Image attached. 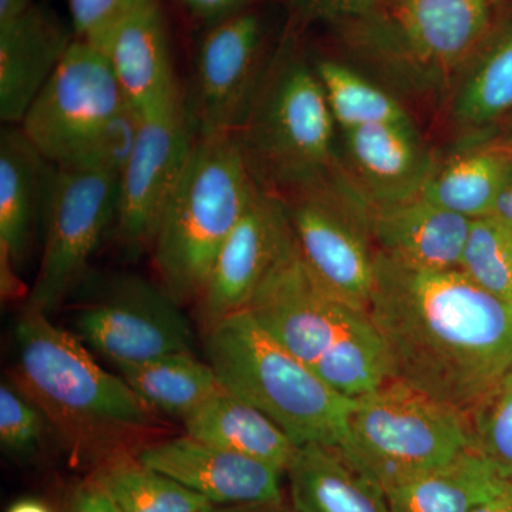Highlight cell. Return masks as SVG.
<instances>
[{"label": "cell", "mask_w": 512, "mask_h": 512, "mask_svg": "<svg viewBox=\"0 0 512 512\" xmlns=\"http://www.w3.org/2000/svg\"><path fill=\"white\" fill-rule=\"evenodd\" d=\"M117 369L153 412L183 420L224 390L210 363L192 353H174Z\"/></svg>", "instance_id": "27"}, {"label": "cell", "mask_w": 512, "mask_h": 512, "mask_svg": "<svg viewBox=\"0 0 512 512\" xmlns=\"http://www.w3.org/2000/svg\"><path fill=\"white\" fill-rule=\"evenodd\" d=\"M511 131H512V121H511ZM511 141H512V133H511Z\"/></svg>", "instance_id": "43"}, {"label": "cell", "mask_w": 512, "mask_h": 512, "mask_svg": "<svg viewBox=\"0 0 512 512\" xmlns=\"http://www.w3.org/2000/svg\"><path fill=\"white\" fill-rule=\"evenodd\" d=\"M281 200L309 269L342 301L367 311L375 285V248L365 218L332 185Z\"/></svg>", "instance_id": "12"}, {"label": "cell", "mask_w": 512, "mask_h": 512, "mask_svg": "<svg viewBox=\"0 0 512 512\" xmlns=\"http://www.w3.org/2000/svg\"><path fill=\"white\" fill-rule=\"evenodd\" d=\"M255 190L234 133L197 134L150 248L157 284L174 301H198Z\"/></svg>", "instance_id": "4"}, {"label": "cell", "mask_w": 512, "mask_h": 512, "mask_svg": "<svg viewBox=\"0 0 512 512\" xmlns=\"http://www.w3.org/2000/svg\"><path fill=\"white\" fill-rule=\"evenodd\" d=\"M197 140L184 92L143 116L136 144L119 178L116 228L128 252L147 251Z\"/></svg>", "instance_id": "11"}, {"label": "cell", "mask_w": 512, "mask_h": 512, "mask_svg": "<svg viewBox=\"0 0 512 512\" xmlns=\"http://www.w3.org/2000/svg\"><path fill=\"white\" fill-rule=\"evenodd\" d=\"M458 79L451 116L461 128L487 127L512 110V15L495 19Z\"/></svg>", "instance_id": "25"}, {"label": "cell", "mask_w": 512, "mask_h": 512, "mask_svg": "<svg viewBox=\"0 0 512 512\" xmlns=\"http://www.w3.org/2000/svg\"><path fill=\"white\" fill-rule=\"evenodd\" d=\"M245 311L305 365L313 367L365 309L330 292L303 261L298 244L276 262Z\"/></svg>", "instance_id": "14"}, {"label": "cell", "mask_w": 512, "mask_h": 512, "mask_svg": "<svg viewBox=\"0 0 512 512\" xmlns=\"http://www.w3.org/2000/svg\"><path fill=\"white\" fill-rule=\"evenodd\" d=\"M46 420L42 412L16 387H0V443L15 456H28L43 436Z\"/></svg>", "instance_id": "33"}, {"label": "cell", "mask_w": 512, "mask_h": 512, "mask_svg": "<svg viewBox=\"0 0 512 512\" xmlns=\"http://www.w3.org/2000/svg\"><path fill=\"white\" fill-rule=\"evenodd\" d=\"M77 338L117 367L192 353L190 320L158 284L120 278L74 320Z\"/></svg>", "instance_id": "10"}, {"label": "cell", "mask_w": 512, "mask_h": 512, "mask_svg": "<svg viewBox=\"0 0 512 512\" xmlns=\"http://www.w3.org/2000/svg\"><path fill=\"white\" fill-rule=\"evenodd\" d=\"M74 39L52 10L37 3L0 25V119L5 126L22 123Z\"/></svg>", "instance_id": "20"}, {"label": "cell", "mask_w": 512, "mask_h": 512, "mask_svg": "<svg viewBox=\"0 0 512 512\" xmlns=\"http://www.w3.org/2000/svg\"><path fill=\"white\" fill-rule=\"evenodd\" d=\"M15 345L16 389L76 456L99 464L163 427L130 384L101 367L77 336L53 325L49 313L26 306Z\"/></svg>", "instance_id": "2"}, {"label": "cell", "mask_w": 512, "mask_h": 512, "mask_svg": "<svg viewBox=\"0 0 512 512\" xmlns=\"http://www.w3.org/2000/svg\"><path fill=\"white\" fill-rule=\"evenodd\" d=\"M458 269L484 291L512 303V229L494 217L471 221Z\"/></svg>", "instance_id": "31"}, {"label": "cell", "mask_w": 512, "mask_h": 512, "mask_svg": "<svg viewBox=\"0 0 512 512\" xmlns=\"http://www.w3.org/2000/svg\"><path fill=\"white\" fill-rule=\"evenodd\" d=\"M74 37L97 43L144 0H66Z\"/></svg>", "instance_id": "34"}, {"label": "cell", "mask_w": 512, "mask_h": 512, "mask_svg": "<svg viewBox=\"0 0 512 512\" xmlns=\"http://www.w3.org/2000/svg\"><path fill=\"white\" fill-rule=\"evenodd\" d=\"M467 419L471 447L512 470V370Z\"/></svg>", "instance_id": "32"}, {"label": "cell", "mask_w": 512, "mask_h": 512, "mask_svg": "<svg viewBox=\"0 0 512 512\" xmlns=\"http://www.w3.org/2000/svg\"><path fill=\"white\" fill-rule=\"evenodd\" d=\"M93 477L120 512H207L212 505L173 478L141 463L130 451L104 458Z\"/></svg>", "instance_id": "29"}, {"label": "cell", "mask_w": 512, "mask_h": 512, "mask_svg": "<svg viewBox=\"0 0 512 512\" xmlns=\"http://www.w3.org/2000/svg\"><path fill=\"white\" fill-rule=\"evenodd\" d=\"M370 319L394 380L470 416L512 370V303L460 269L430 271L375 251Z\"/></svg>", "instance_id": "1"}, {"label": "cell", "mask_w": 512, "mask_h": 512, "mask_svg": "<svg viewBox=\"0 0 512 512\" xmlns=\"http://www.w3.org/2000/svg\"><path fill=\"white\" fill-rule=\"evenodd\" d=\"M295 242L284 201L256 184V190L215 258L198 306L204 332L245 311L276 262Z\"/></svg>", "instance_id": "15"}, {"label": "cell", "mask_w": 512, "mask_h": 512, "mask_svg": "<svg viewBox=\"0 0 512 512\" xmlns=\"http://www.w3.org/2000/svg\"><path fill=\"white\" fill-rule=\"evenodd\" d=\"M35 5V0H0V25L18 19Z\"/></svg>", "instance_id": "40"}, {"label": "cell", "mask_w": 512, "mask_h": 512, "mask_svg": "<svg viewBox=\"0 0 512 512\" xmlns=\"http://www.w3.org/2000/svg\"><path fill=\"white\" fill-rule=\"evenodd\" d=\"M67 512H120L103 485L93 476L74 491Z\"/></svg>", "instance_id": "36"}, {"label": "cell", "mask_w": 512, "mask_h": 512, "mask_svg": "<svg viewBox=\"0 0 512 512\" xmlns=\"http://www.w3.org/2000/svg\"><path fill=\"white\" fill-rule=\"evenodd\" d=\"M207 512H296L288 508L284 503L278 504H255V505H234V507H218L211 505Z\"/></svg>", "instance_id": "41"}, {"label": "cell", "mask_w": 512, "mask_h": 512, "mask_svg": "<svg viewBox=\"0 0 512 512\" xmlns=\"http://www.w3.org/2000/svg\"><path fill=\"white\" fill-rule=\"evenodd\" d=\"M119 178L96 168L55 167L43 217L42 259L26 306L52 312L82 278L116 224Z\"/></svg>", "instance_id": "9"}, {"label": "cell", "mask_w": 512, "mask_h": 512, "mask_svg": "<svg viewBox=\"0 0 512 512\" xmlns=\"http://www.w3.org/2000/svg\"><path fill=\"white\" fill-rule=\"evenodd\" d=\"M340 133L350 170L345 177L359 200L392 204L421 194L434 168L412 121Z\"/></svg>", "instance_id": "18"}, {"label": "cell", "mask_w": 512, "mask_h": 512, "mask_svg": "<svg viewBox=\"0 0 512 512\" xmlns=\"http://www.w3.org/2000/svg\"><path fill=\"white\" fill-rule=\"evenodd\" d=\"M470 447L467 416L394 379L353 400L339 446L384 493Z\"/></svg>", "instance_id": "7"}, {"label": "cell", "mask_w": 512, "mask_h": 512, "mask_svg": "<svg viewBox=\"0 0 512 512\" xmlns=\"http://www.w3.org/2000/svg\"><path fill=\"white\" fill-rule=\"evenodd\" d=\"M8 512H52L46 504L37 500L18 501L9 508Z\"/></svg>", "instance_id": "42"}, {"label": "cell", "mask_w": 512, "mask_h": 512, "mask_svg": "<svg viewBox=\"0 0 512 512\" xmlns=\"http://www.w3.org/2000/svg\"><path fill=\"white\" fill-rule=\"evenodd\" d=\"M373 248L417 269H458L471 220L417 195L392 204L356 200Z\"/></svg>", "instance_id": "19"}, {"label": "cell", "mask_w": 512, "mask_h": 512, "mask_svg": "<svg viewBox=\"0 0 512 512\" xmlns=\"http://www.w3.org/2000/svg\"><path fill=\"white\" fill-rule=\"evenodd\" d=\"M490 217L503 222L508 228L512 229V175L508 183L505 184L504 190L501 191L500 197L495 202L494 210Z\"/></svg>", "instance_id": "39"}, {"label": "cell", "mask_w": 512, "mask_h": 512, "mask_svg": "<svg viewBox=\"0 0 512 512\" xmlns=\"http://www.w3.org/2000/svg\"><path fill=\"white\" fill-rule=\"evenodd\" d=\"M508 468L470 447L456 458L386 491L390 512H471Z\"/></svg>", "instance_id": "24"}, {"label": "cell", "mask_w": 512, "mask_h": 512, "mask_svg": "<svg viewBox=\"0 0 512 512\" xmlns=\"http://www.w3.org/2000/svg\"><path fill=\"white\" fill-rule=\"evenodd\" d=\"M335 127L315 67L288 37L234 133L255 183L278 197L332 183Z\"/></svg>", "instance_id": "3"}, {"label": "cell", "mask_w": 512, "mask_h": 512, "mask_svg": "<svg viewBox=\"0 0 512 512\" xmlns=\"http://www.w3.org/2000/svg\"><path fill=\"white\" fill-rule=\"evenodd\" d=\"M497 0H379L340 26L360 55L404 82L441 86L460 76L493 28Z\"/></svg>", "instance_id": "6"}, {"label": "cell", "mask_w": 512, "mask_h": 512, "mask_svg": "<svg viewBox=\"0 0 512 512\" xmlns=\"http://www.w3.org/2000/svg\"><path fill=\"white\" fill-rule=\"evenodd\" d=\"M128 107L133 106L103 52L74 39L19 127L49 163L70 167Z\"/></svg>", "instance_id": "8"}, {"label": "cell", "mask_w": 512, "mask_h": 512, "mask_svg": "<svg viewBox=\"0 0 512 512\" xmlns=\"http://www.w3.org/2000/svg\"><path fill=\"white\" fill-rule=\"evenodd\" d=\"M131 106L154 113L183 94L160 0H144L97 43Z\"/></svg>", "instance_id": "17"}, {"label": "cell", "mask_w": 512, "mask_h": 512, "mask_svg": "<svg viewBox=\"0 0 512 512\" xmlns=\"http://www.w3.org/2000/svg\"><path fill=\"white\" fill-rule=\"evenodd\" d=\"M286 474L296 512H390L382 485L339 447H298Z\"/></svg>", "instance_id": "22"}, {"label": "cell", "mask_w": 512, "mask_h": 512, "mask_svg": "<svg viewBox=\"0 0 512 512\" xmlns=\"http://www.w3.org/2000/svg\"><path fill=\"white\" fill-rule=\"evenodd\" d=\"M264 35L261 16L245 9L211 23L202 36L184 94L197 134L235 133L268 67Z\"/></svg>", "instance_id": "13"}, {"label": "cell", "mask_w": 512, "mask_h": 512, "mask_svg": "<svg viewBox=\"0 0 512 512\" xmlns=\"http://www.w3.org/2000/svg\"><path fill=\"white\" fill-rule=\"evenodd\" d=\"M312 369L333 392L349 400L375 392L393 379L386 343L369 312L357 316Z\"/></svg>", "instance_id": "28"}, {"label": "cell", "mask_w": 512, "mask_h": 512, "mask_svg": "<svg viewBox=\"0 0 512 512\" xmlns=\"http://www.w3.org/2000/svg\"><path fill=\"white\" fill-rule=\"evenodd\" d=\"M471 512H512V470H508L493 493Z\"/></svg>", "instance_id": "38"}, {"label": "cell", "mask_w": 512, "mask_h": 512, "mask_svg": "<svg viewBox=\"0 0 512 512\" xmlns=\"http://www.w3.org/2000/svg\"><path fill=\"white\" fill-rule=\"evenodd\" d=\"M299 22H330L342 26L365 18L379 0H289Z\"/></svg>", "instance_id": "35"}, {"label": "cell", "mask_w": 512, "mask_h": 512, "mask_svg": "<svg viewBox=\"0 0 512 512\" xmlns=\"http://www.w3.org/2000/svg\"><path fill=\"white\" fill-rule=\"evenodd\" d=\"M330 113L340 131L382 123H407L409 114L392 94L335 60L315 66Z\"/></svg>", "instance_id": "30"}, {"label": "cell", "mask_w": 512, "mask_h": 512, "mask_svg": "<svg viewBox=\"0 0 512 512\" xmlns=\"http://www.w3.org/2000/svg\"><path fill=\"white\" fill-rule=\"evenodd\" d=\"M205 352L222 387L269 417L298 447H339L353 400L272 339L247 311L205 332Z\"/></svg>", "instance_id": "5"}, {"label": "cell", "mask_w": 512, "mask_h": 512, "mask_svg": "<svg viewBox=\"0 0 512 512\" xmlns=\"http://www.w3.org/2000/svg\"><path fill=\"white\" fill-rule=\"evenodd\" d=\"M183 421L188 436L284 473L298 450L274 421L225 389Z\"/></svg>", "instance_id": "23"}, {"label": "cell", "mask_w": 512, "mask_h": 512, "mask_svg": "<svg viewBox=\"0 0 512 512\" xmlns=\"http://www.w3.org/2000/svg\"><path fill=\"white\" fill-rule=\"evenodd\" d=\"M55 165L19 126L0 136V256L16 269L25 261L39 218L45 217Z\"/></svg>", "instance_id": "21"}, {"label": "cell", "mask_w": 512, "mask_h": 512, "mask_svg": "<svg viewBox=\"0 0 512 512\" xmlns=\"http://www.w3.org/2000/svg\"><path fill=\"white\" fill-rule=\"evenodd\" d=\"M511 175V153L480 148L433 170L420 195L437 207L473 221L490 217Z\"/></svg>", "instance_id": "26"}, {"label": "cell", "mask_w": 512, "mask_h": 512, "mask_svg": "<svg viewBox=\"0 0 512 512\" xmlns=\"http://www.w3.org/2000/svg\"><path fill=\"white\" fill-rule=\"evenodd\" d=\"M251 0H181L195 18L208 20L210 23L228 18L247 9Z\"/></svg>", "instance_id": "37"}, {"label": "cell", "mask_w": 512, "mask_h": 512, "mask_svg": "<svg viewBox=\"0 0 512 512\" xmlns=\"http://www.w3.org/2000/svg\"><path fill=\"white\" fill-rule=\"evenodd\" d=\"M137 457L218 507L284 503V471L188 434L148 444Z\"/></svg>", "instance_id": "16"}]
</instances>
